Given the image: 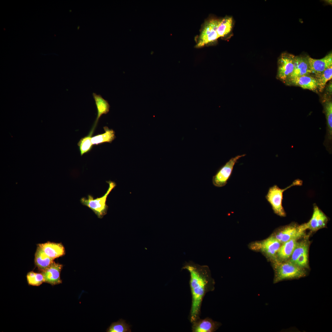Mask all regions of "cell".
I'll use <instances>...</instances> for the list:
<instances>
[{
  "instance_id": "6da1fadb",
  "label": "cell",
  "mask_w": 332,
  "mask_h": 332,
  "mask_svg": "<svg viewBox=\"0 0 332 332\" xmlns=\"http://www.w3.org/2000/svg\"><path fill=\"white\" fill-rule=\"evenodd\" d=\"M190 273V285L192 297L189 320L192 323L200 318L201 308L203 298L208 292L215 289V282L208 266L192 262L183 267Z\"/></svg>"
},
{
  "instance_id": "7a4b0ae2",
  "label": "cell",
  "mask_w": 332,
  "mask_h": 332,
  "mask_svg": "<svg viewBox=\"0 0 332 332\" xmlns=\"http://www.w3.org/2000/svg\"><path fill=\"white\" fill-rule=\"evenodd\" d=\"M273 267L275 283L284 280L298 279L305 276L306 274L304 268L290 261L283 262L277 260L273 262Z\"/></svg>"
},
{
  "instance_id": "3957f363",
  "label": "cell",
  "mask_w": 332,
  "mask_h": 332,
  "mask_svg": "<svg viewBox=\"0 0 332 332\" xmlns=\"http://www.w3.org/2000/svg\"><path fill=\"white\" fill-rule=\"evenodd\" d=\"M302 184V180L297 179L285 188H281L276 185H275L269 188L265 198L271 205L275 213L281 217L286 216V212L282 205L283 193L292 187L301 186Z\"/></svg>"
},
{
  "instance_id": "277c9868",
  "label": "cell",
  "mask_w": 332,
  "mask_h": 332,
  "mask_svg": "<svg viewBox=\"0 0 332 332\" xmlns=\"http://www.w3.org/2000/svg\"><path fill=\"white\" fill-rule=\"evenodd\" d=\"M106 182L109 184V187L106 193L103 196L94 199L92 196L89 195L87 199L82 197L80 200L82 204L90 208L99 218H102L107 214L108 208L106 204L107 197L116 186L114 182L109 180Z\"/></svg>"
},
{
  "instance_id": "5b68a950",
  "label": "cell",
  "mask_w": 332,
  "mask_h": 332,
  "mask_svg": "<svg viewBox=\"0 0 332 332\" xmlns=\"http://www.w3.org/2000/svg\"><path fill=\"white\" fill-rule=\"evenodd\" d=\"M220 20V19L211 18L205 21L197 38L196 47H202L219 38L217 30Z\"/></svg>"
},
{
  "instance_id": "8992f818",
  "label": "cell",
  "mask_w": 332,
  "mask_h": 332,
  "mask_svg": "<svg viewBox=\"0 0 332 332\" xmlns=\"http://www.w3.org/2000/svg\"><path fill=\"white\" fill-rule=\"evenodd\" d=\"M245 155H238L232 157L221 167L212 177L213 185L217 187L225 186L232 174L235 164L240 158Z\"/></svg>"
},
{
  "instance_id": "52a82bcc",
  "label": "cell",
  "mask_w": 332,
  "mask_h": 332,
  "mask_svg": "<svg viewBox=\"0 0 332 332\" xmlns=\"http://www.w3.org/2000/svg\"><path fill=\"white\" fill-rule=\"evenodd\" d=\"M281 243L273 236L261 241L252 244V249L261 251L265 254L273 262L277 260L276 254Z\"/></svg>"
},
{
  "instance_id": "ba28073f",
  "label": "cell",
  "mask_w": 332,
  "mask_h": 332,
  "mask_svg": "<svg viewBox=\"0 0 332 332\" xmlns=\"http://www.w3.org/2000/svg\"><path fill=\"white\" fill-rule=\"evenodd\" d=\"M295 56L294 55L287 53H283L279 59L277 76L280 80L284 83L293 71Z\"/></svg>"
},
{
  "instance_id": "9c48e42d",
  "label": "cell",
  "mask_w": 332,
  "mask_h": 332,
  "mask_svg": "<svg viewBox=\"0 0 332 332\" xmlns=\"http://www.w3.org/2000/svg\"><path fill=\"white\" fill-rule=\"evenodd\" d=\"M273 235L281 244L294 238L299 239L304 234L301 225L293 223L283 227Z\"/></svg>"
},
{
  "instance_id": "30bf717a",
  "label": "cell",
  "mask_w": 332,
  "mask_h": 332,
  "mask_svg": "<svg viewBox=\"0 0 332 332\" xmlns=\"http://www.w3.org/2000/svg\"><path fill=\"white\" fill-rule=\"evenodd\" d=\"M328 218L316 204H313V211L312 217L306 223L301 225L305 231L309 229L315 231L325 227L328 222Z\"/></svg>"
},
{
  "instance_id": "8fae6325",
  "label": "cell",
  "mask_w": 332,
  "mask_h": 332,
  "mask_svg": "<svg viewBox=\"0 0 332 332\" xmlns=\"http://www.w3.org/2000/svg\"><path fill=\"white\" fill-rule=\"evenodd\" d=\"M308 60L311 74L318 75L325 70L332 66V52L320 59H315L308 57Z\"/></svg>"
},
{
  "instance_id": "7c38bea8",
  "label": "cell",
  "mask_w": 332,
  "mask_h": 332,
  "mask_svg": "<svg viewBox=\"0 0 332 332\" xmlns=\"http://www.w3.org/2000/svg\"><path fill=\"white\" fill-rule=\"evenodd\" d=\"M288 85L300 87L304 89L313 91L318 89V83L317 80L311 74L305 75L288 79L285 82Z\"/></svg>"
},
{
  "instance_id": "4fadbf2b",
  "label": "cell",
  "mask_w": 332,
  "mask_h": 332,
  "mask_svg": "<svg viewBox=\"0 0 332 332\" xmlns=\"http://www.w3.org/2000/svg\"><path fill=\"white\" fill-rule=\"evenodd\" d=\"M62 267V264L53 262L48 267L42 272L45 282L52 286L61 283L60 273Z\"/></svg>"
},
{
  "instance_id": "5bb4252c",
  "label": "cell",
  "mask_w": 332,
  "mask_h": 332,
  "mask_svg": "<svg viewBox=\"0 0 332 332\" xmlns=\"http://www.w3.org/2000/svg\"><path fill=\"white\" fill-rule=\"evenodd\" d=\"M308 56H295L293 71L288 79L304 75L311 74V72L308 62Z\"/></svg>"
},
{
  "instance_id": "9a60e30c",
  "label": "cell",
  "mask_w": 332,
  "mask_h": 332,
  "mask_svg": "<svg viewBox=\"0 0 332 332\" xmlns=\"http://www.w3.org/2000/svg\"><path fill=\"white\" fill-rule=\"evenodd\" d=\"M193 332H214L220 326V323L214 321L209 318H200L192 323Z\"/></svg>"
},
{
  "instance_id": "2e32d148",
  "label": "cell",
  "mask_w": 332,
  "mask_h": 332,
  "mask_svg": "<svg viewBox=\"0 0 332 332\" xmlns=\"http://www.w3.org/2000/svg\"><path fill=\"white\" fill-rule=\"evenodd\" d=\"M38 246L41 248L48 256L53 260L65 254L64 247L61 243L48 242L38 244Z\"/></svg>"
},
{
  "instance_id": "e0dca14e",
  "label": "cell",
  "mask_w": 332,
  "mask_h": 332,
  "mask_svg": "<svg viewBox=\"0 0 332 332\" xmlns=\"http://www.w3.org/2000/svg\"><path fill=\"white\" fill-rule=\"evenodd\" d=\"M298 239H293L282 243L276 254L277 261L283 262L291 257Z\"/></svg>"
},
{
  "instance_id": "ac0fdd59",
  "label": "cell",
  "mask_w": 332,
  "mask_h": 332,
  "mask_svg": "<svg viewBox=\"0 0 332 332\" xmlns=\"http://www.w3.org/2000/svg\"><path fill=\"white\" fill-rule=\"evenodd\" d=\"M93 96L95 101L97 110V115L93 129L97 125L99 119L103 114H106L109 111L110 105L108 101L100 95L93 93Z\"/></svg>"
},
{
  "instance_id": "d6986e66",
  "label": "cell",
  "mask_w": 332,
  "mask_h": 332,
  "mask_svg": "<svg viewBox=\"0 0 332 332\" xmlns=\"http://www.w3.org/2000/svg\"><path fill=\"white\" fill-rule=\"evenodd\" d=\"M53 259L48 256L44 251L38 246L35 255V263L41 271H42L48 267L54 262Z\"/></svg>"
},
{
  "instance_id": "ffe728a7",
  "label": "cell",
  "mask_w": 332,
  "mask_h": 332,
  "mask_svg": "<svg viewBox=\"0 0 332 332\" xmlns=\"http://www.w3.org/2000/svg\"><path fill=\"white\" fill-rule=\"evenodd\" d=\"M324 110L327 122V133L326 145L328 146L331 144L332 134V102L331 101H327L324 105Z\"/></svg>"
},
{
  "instance_id": "44dd1931",
  "label": "cell",
  "mask_w": 332,
  "mask_h": 332,
  "mask_svg": "<svg viewBox=\"0 0 332 332\" xmlns=\"http://www.w3.org/2000/svg\"><path fill=\"white\" fill-rule=\"evenodd\" d=\"M105 132L91 137V142L93 145H97L105 142L111 143L115 138V132L107 127H104Z\"/></svg>"
},
{
  "instance_id": "7402d4cb",
  "label": "cell",
  "mask_w": 332,
  "mask_h": 332,
  "mask_svg": "<svg viewBox=\"0 0 332 332\" xmlns=\"http://www.w3.org/2000/svg\"><path fill=\"white\" fill-rule=\"evenodd\" d=\"M309 247V244L306 240L297 242L289 261L294 264L299 257L308 253Z\"/></svg>"
},
{
  "instance_id": "603a6c76",
  "label": "cell",
  "mask_w": 332,
  "mask_h": 332,
  "mask_svg": "<svg viewBox=\"0 0 332 332\" xmlns=\"http://www.w3.org/2000/svg\"><path fill=\"white\" fill-rule=\"evenodd\" d=\"M232 23L231 17L226 16L220 19L217 30L219 38L224 37L229 33L232 29Z\"/></svg>"
},
{
  "instance_id": "cb8c5ba5",
  "label": "cell",
  "mask_w": 332,
  "mask_h": 332,
  "mask_svg": "<svg viewBox=\"0 0 332 332\" xmlns=\"http://www.w3.org/2000/svg\"><path fill=\"white\" fill-rule=\"evenodd\" d=\"M314 77L318 83V90L321 92L323 90L327 82L332 79V66L326 69L320 74Z\"/></svg>"
},
{
  "instance_id": "d4e9b609",
  "label": "cell",
  "mask_w": 332,
  "mask_h": 332,
  "mask_svg": "<svg viewBox=\"0 0 332 332\" xmlns=\"http://www.w3.org/2000/svg\"><path fill=\"white\" fill-rule=\"evenodd\" d=\"M130 326L125 321L121 319L117 322L112 323L108 328V332H131Z\"/></svg>"
},
{
  "instance_id": "484cf974",
  "label": "cell",
  "mask_w": 332,
  "mask_h": 332,
  "mask_svg": "<svg viewBox=\"0 0 332 332\" xmlns=\"http://www.w3.org/2000/svg\"><path fill=\"white\" fill-rule=\"evenodd\" d=\"M93 132L91 131L88 135L82 138L78 142L77 145L81 156L89 152L92 148L93 145L91 139Z\"/></svg>"
},
{
  "instance_id": "4316f807",
  "label": "cell",
  "mask_w": 332,
  "mask_h": 332,
  "mask_svg": "<svg viewBox=\"0 0 332 332\" xmlns=\"http://www.w3.org/2000/svg\"><path fill=\"white\" fill-rule=\"evenodd\" d=\"M28 284L30 285L38 286L45 282L42 273H35L33 271L28 272L26 275Z\"/></svg>"
}]
</instances>
